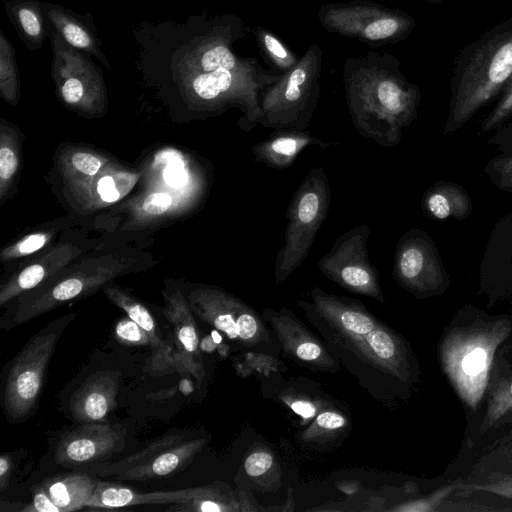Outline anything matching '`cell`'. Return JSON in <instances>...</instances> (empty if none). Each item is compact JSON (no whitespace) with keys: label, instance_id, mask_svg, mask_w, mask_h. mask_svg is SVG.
<instances>
[{"label":"cell","instance_id":"obj_1","mask_svg":"<svg viewBox=\"0 0 512 512\" xmlns=\"http://www.w3.org/2000/svg\"><path fill=\"white\" fill-rule=\"evenodd\" d=\"M249 30L236 14L202 20L189 77L193 95L206 110L238 107L242 116L237 123L246 132L259 124L263 92L282 76L273 68H264L257 59L234 52L235 42L244 39Z\"/></svg>","mask_w":512,"mask_h":512},{"label":"cell","instance_id":"obj_2","mask_svg":"<svg viewBox=\"0 0 512 512\" xmlns=\"http://www.w3.org/2000/svg\"><path fill=\"white\" fill-rule=\"evenodd\" d=\"M343 82L355 130L383 147L398 145L403 128L416 119L421 101L417 85L401 73L399 59L372 50L349 57Z\"/></svg>","mask_w":512,"mask_h":512},{"label":"cell","instance_id":"obj_3","mask_svg":"<svg viewBox=\"0 0 512 512\" xmlns=\"http://www.w3.org/2000/svg\"><path fill=\"white\" fill-rule=\"evenodd\" d=\"M327 348L357 382L383 405L412 380V361L403 337L379 320L367 333L344 334L310 322Z\"/></svg>","mask_w":512,"mask_h":512},{"label":"cell","instance_id":"obj_4","mask_svg":"<svg viewBox=\"0 0 512 512\" xmlns=\"http://www.w3.org/2000/svg\"><path fill=\"white\" fill-rule=\"evenodd\" d=\"M512 78V17L495 25L462 50L452 78L445 132L464 125L503 91Z\"/></svg>","mask_w":512,"mask_h":512},{"label":"cell","instance_id":"obj_5","mask_svg":"<svg viewBox=\"0 0 512 512\" xmlns=\"http://www.w3.org/2000/svg\"><path fill=\"white\" fill-rule=\"evenodd\" d=\"M322 67V49L313 43L290 71L265 89L259 124L273 130H306L317 108Z\"/></svg>","mask_w":512,"mask_h":512},{"label":"cell","instance_id":"obj_6","mask_svg":"<svg viewBox=\"0 0 512 512\" xmlns=\"http://www.w3.org/2000/svg\"><path fill=\"white\" fill-rule=\"evenodd\" d=\"M331 196L327 174L321 167L310 170L294 192L286 211L284 243L275 258L277 284L285 282L307 258L327 218Z\"/></svg>","mask_w":512,"mask_h":512},{"label":"cell","instance_id":"obj_7","mask_svg":"<svg viewBox=\"0 0 512 512\" xmlns=\"http://www.w3.org/2000/svg\"><path fill=\"white\" fill-rule=\"evenodd\" d=\"M509 331L507 323L449 335L442 346V363L461 399L474 408L487 387L496 347Z\"/></svg>","mask_w":512,"mask_h":512},{"label":"cell","instance_id":"obj_8","mask_svg":"<svg viewBox=\"0 0 512 512\" xmlns=\"http://www.w3.org/2000/svg\"><path fill=\"white\" fill-rule=\"evenodd\" d=\"M75 316L70 313L49 323L26 342L13 360L3 393L4 411L12 421L26 419L36 407L58 340Z\"/></svg>","mask_w":512,"mask_h":512},{"label":"cell","instance_id":"obj_9","mask_svg":"<svg viewBox=\"0 0 512 512\" xmlns=\"http://www.w3.org/2000/svg\"><path fill=\"white\" fill-rule=\"evenodd\" d=\"M317 16L328 32L372 47L398 43L416 26L409 14L370 0L326 3Z\"/></svg>","mask_w":512,"mask_h":512},{"label":"cell","instance_id":"obj_10","mask_svg":"<svg viewBox=\"0 0 512 512\" xmlns=\"http://www.w3.org/2000/svg\"><path fill=\"white\" fill-rule=\"evenodd\" d=\"M189 305L204 322L246 348L267 350L272 334L262 316L239 297L216 286L190 293Z\"/></svg>","mask_w":512,"mask_h":512},{"label":"cell","instance_id":"obj_11","mask_svg":"<svg viewBox=\"0 0 512 512\" xmlns=\"http://www.w3.org/2000/svg\"><path fill=\"white\" fill-rule=\"evenodd\" d=\"M206 440L165 434L140 451L113 463H94L87 471L121 480L145 481L183 470L202 450Z\"/></svg>","mask_w":512,"mask_h":512},{"label":"cell","instance_id":"obj_12","mask_svg":"<svg viewBox=\"0 0 512 512\" xmlns=\"http://www.w3.org/2000/svg\"><path fill=\"white\" fill-rule=\"evenodd\" d=\"M370 233L368 225H358L339 235L330 251L319 259L317 267L344 290L385 303L379 274L369 260Z\"/></svg>","mask_w":512,"mask_h":512},{"label":"cell","instance_id":"obj_13","mask_svg":"<svg viewBox=\"0 0 512 512\" xmlns=\"http://www.w3.org/2000/svg\"><path fill=\"white\" fill-rule=\"evenodd\" d=\"M270 326L284 354L313 371L337 373L340 363L324 341L308 329L288 308H264L261 314Z\"/></svg>","mask_w":512,"mask_h":512},{"label":"cell","instance_id":"obj_14","mask_svg":"<svg viewBox=\"0 0 512 512\" xmlns=\"http://www.w3.org/2000/svg\"><path fill=\"white\" fill-rule=\"evenodd\" d=\"M392 275L401 287L415 295H425L439 288L442 267L425 233L412 229L399 239Z\"/></svg>","mask_w":512,"mask_h":512},{"label":"cell","instance_id":"obj_15","mask_svg":"<svg viewBox=\"0 0 512 512\" xmlns=\"http://www.w3.org/2000/svg\"><path fill=\"white\" fill-rule=\"evenodd\" d=\"M124 445V431L101 422H86L60 438L54 460L64 466L94 464Z\"/></svg>","mask_w":512,"mask_h":512},{"label":"cell","instance_id":"obj_16","mask_svg":"<svg viewBox=\"0 0 512 512\" xmlns=\"http://www.w3.org/2000/svg\"><path fill=\"white\" fill-rule=\"evenodd\" d=\"M193 311L177 289L165 295L164 315L173 329L176 351L173 362L176 369L191 374L197 387L205 377L202 353L199 349V333Z\"/></svg>","mask_w":512,"mask_h":512},{"label":"cell","instance_id":"obj_17","mask_svg":"<svg viewBox=\"0 0 512 512\" xmlns=\"http://www.w3.org/2000/svg\"><path fill=\"white\" fill-rule=\"evenodd\" d=\"M216 484L172 491L140 493L119 484L98 481L86 506L114 509L141 504H177L220 490Z\"/></svg>","mask_w":512,"mask_h":512},{"label":"cell","instance_id":"obj_18","mask_svg":"<svg viewBox=\"0 0 512 512\" xmlns=\"http://www.w3.org/2000/svg\"><path fill=\"white\" fill-rule=\"evenodd\" d=\"M339 143L325 142L307 130H274L270 136L257 142L251 149L254 160L267 167L284 169L292 165L297 156L309 146L322 149Z\"/></svg>","mask_w":512,"mask_h":512},{"label":"cell","instance_id":"obj_19","mask_svg":"<svg viewBox=\"0 0 512 512\" xmlns=\"http://www.w3.org/2000/svg\"><path fill=\"white\" fill-rule=\"evenodd\" d=\"M119 388V376L100 372L88 378L72 396L70 410L82 422H99L114 408Z\"/></svg>","mask_w":512,"mask_h":512},{"label":"cell","instance_id":"obj_20","mask_svg":"<svg viewBox=\"0 0 512 512\" xmlns=\"http://www.w3.org/2000/svg\"><path fill=\"white\" fill-rule=\"evenodd\" d=\"M97 483L86 473L74 472L46 478L40 485L60 512H71L86 506Z\"/></svg>","mask_w":512,"mask_h":512},{"label":"cell","instance_id":"obj_21","mask_svg":"<svg viewBox=\"0 0 512 512\" xmlns=\"http://www.w3.org/2000/svg\"><path fill=\"white\" fill-rule=\"evenodd\" d=\"M469 208L466 195L457 188L437 185L426 192L423 197V209L438 220L450 216H463Z\"/></svg>","mask_w":512,"mask_h":512},{"label":"cell","instance_id":"obj_22","mask_svg":"<svg viewBox=\"0 0 512 512\" xmlns=\"http://www.w3.org/2000/svg\"><path fill=\"white\" fill-rule=\"evenodd\" d=\"M104 292L118 307L126 312L127 316L143 328L151 340V346L159 352L169 350L157 332L155 320L148 309L131 295L116 286H106Z\"/></svg>","mask_w":512,"mask_h":512},{"label":"cell","instance_id":"obj_23","mask_svg":"<svg viewBox=\"0 0 512 512\" xmlns=\"http://www.w3.org/2000/svg\"><path fill=\"white\" fill-rule=\"evenodd\" d=\"M252 33L263 57L278 72L284 74L298 63L300 58L269 29L256 25Z\"/></svg>","mask_w":512,"mask_h":512},{"label":"cell","instance_id":"obj_24","mask_svg":"<svg viewBox=\"0 0 512 512\" xmlns=\"http://www.w3.org/2000/svg\"><path fill=\"white\" fill-rule=\"evenodd\" d=\"M348 428V419L340 412L325 409L317 414L313 423L303 431L301 440L309 443H321L323 439H331L340 435Z\"/></svg>","mask_w":512,"mask_h":512},{"label":"cell","instance_id":"obj_25","mask_svg":"<svg viewBox=\"0 0 512 512\" xmlns=\"http://www.w3.org/2000/svg\"><path fill=\"white\" fill-rule=\"evenodd\" d=\"M239 503L228 491L222 488L203 497L194 498L186 502L177 503L168 508L172 511L184 512H234L240 511Z\"/></svg>","mask_w":512,"mask_h":512},{"label":"cell","instance_id":"obj_26","mask_svg":"<svg viewBox=\"0 0 512 512\" xmlns=\"http://www.w3.org/2000/svg\"><path fill=\"white\" fill-rule=\"evenodd\" d=\"M115 338L126 345H150L147 332L131 318H121L114 328Z\"/></svg>","mask_w":512,"mask_h":512},{"label":"cell","instance_id":"obj_27","mask_svg":"<svg viewBox=\"0 0 512 512\" xmlns=\"http://www.w3.org/2000/svg\"><path fill=\"white\" fill-rule=\"evenodd\" d=\"M18 167V154L15 146L6 141L2 136L0 148V180L1 198L4 197L5 189L11 182Z\"/></svg>","mask_w":512,"mask_h":512},{"label":"cell","instance_id":"obj_28","mask_svg":"<svg viewBox=\"0 0 512 512\" xmlns=\"http://www.w3.org/2000/svg\"><path fill=\"white\" fill-rule=\"evenodd\" d=\"M512 114V78L502 91L498 103L482 123L484 131L491 130L500 125Z\"/></svg>","mask_w":512,"mask_h":512},{"label":"cell","instance_id":"obj_29","mask_svg":"<svg viewBox=\"0 0 512 512\" xmlns=\"http://www.w3.org/2000/svg\"><path fill=\"white\" fill-rule=\"evenodd\" d=\"M512 409V380L509 384L500 387L494 394L490 403L485 424H492Z\"/></svg>","mask_w":512,"mask_h":512},{"label":"cell","instance_id":"obj_30","mask_svg":"<svg viewBox=\"0 0 512 512\" xmlns=\"http://www.w3.org/2000/svg\"><path fill=\"white\" fill-rule=\"evenodd\" d=\"M273 464V456L266 450H256L244 462L245 472L251 477L266 473Z\"/></svg>","mask_w":512,"mask_h":512},{"label":"cell","instance_id":"obj_31","mask_svg":"<svg viewBox=\"0 0 512 512\" xmlns=\"http://www.w3.org/2000/svg\"><path fill=\"white\" fill-rule=\"evenodd\" d=\"M60 30L70 45L80 49L91 47V38L78 24L64 21L60 24Z\"/></svg>","mask_w":512,"mask_h":512},{"label":"cell","instance_id":"obj_32","mask_svg":"<svg viewBox=\"0 0 512 512\" xmlns=\"http://www.w3.org/2000/svg\"><path fill=\"white\" fill-rule=\"evenodd\" d=\"M21 512H60L59 508L53 503L44 488L39 485L34 489L32 501L20 508Z\"/></svg>","mask_w":512,"mask_h":512},{"label":"cell","instance_id":"obj_33","mask_svg":"<svg viewBox=\"0 0 512 512\" xmlns=\"http://www.w3.org/2000/svg\"><path fill=\"white\" fill-rule=\"evenodd\" d=\"M282 401L303 419H313L318 414V407L314 402L302 397L287 395L281 397Z\"/></svg>","mask_w":512,"mask_h":512},{"label":"cell","instance_id":"obj_34","mask_svg":"<svg viewBox=\"0 0 512 512\" xmlns=\"http://www.w3.org/2000/svg\"><path fill=\"white\" fill-rule=\"evenodd\" d=\"M73 167L85 175H95L101 168L98 157L87 152H76L71 157Z\"/></svg>","mask_w":512,"mask_h":512},{"label":"cell","instance_id":"obj_35","mask_svg":"<svg viewBox=\"0 0 512 512\" xmlns=\"http://www.w3.org/2000/svg\"><path fill=\"white\" fill-rule=\"evenodd\" d=\"M18 20L24 32L30 37H38L42 32V22L39 15L29 7L18 11Z\"/></svg>","mask_w":512,"mask_h":512},{"label":"cell","instance_id":"obj_36","mask_svg":"<svg viewBox=\"0 0 512 512\" xmlns=\"http://www.w3.org/2000/svg\"><path fill=\"white\" fill-rule=\"evenodd\" d=\"M172 204V198L164 192H157L146 197L142 204L144 212L152 215H160L166 212Z\"/></svg>","mask_w":512,"mask_h":512},{"label":"cell","instance_id":"obj_37","mask_svg":"<svg viewBox=\"0 0 512 512\" xmlns=\"http://www.w3.org/2000/svg\"><path fill=\"white\" fill-rule=\"evenodd\" d=\"M61 95L68 104H77L84 95V86L78 78H68L61 86Z\"/></svg>","mask_w":512,"mask_h":512},{"label":"cell","instance_id":"obj_38","mask_svg":"<svg viewBox=\"0 0 512 512\" xmlns=\"http://www.w3.org/2000/svg\"><path fill=\"white\" fill-rule=\"evenodd\" d=\"M48 240V235L44 233H35L27 238L23 239L18 243L15 249V253L18 255H27L33 253L40 248H42L46 241Z\"/></svg>","mask_w":512,"mask_h":512},{"label":"cell","instance_id":"obj_39","mask_svg":"<svg viewBox=\"0 0 512 512\" xmlns=\"http://www.w3.org/2000/svg\"><path fill=\"white\" fill-rule=\"evenodd\" d=\"M499 185L512 190V156L501 158L494 164Z\"/></svg>","mask_w":512,"mask_h":512},{"label":"cell","instance_id":"obj_40","mask_svg":"<svg viewBox=\"0 0 512 512\" xmlns=\"http://www.w3.org/2000/svg\"><path fill=\"white\" fill-rule=\"evenodd\" d=\"M97 192L105 202H115L120 198L114 179L110 175H105L98 180Z\"/></svg>","mask_w":512,"mask_h":512},{"label":"cell","instance_id":"obj_41","mask_svg":"<svg viewBox=\"0 0 512 512\" xmlns=\"http://www.w3.org/2000/svg\"><path fill=\"white\" fill-rule=\"evenodd\" d=\"M13 459L11 454L2 453L0 455V491L4 493L9 486L10 477L12 474Z\"/></svg>","mask_w":512,"mask_h":512},{"label":"cell","instance_id":"obj_42","mask_svg":"<svg viewBox=\"0 0 512 512\" xmlns=\"http://www.w3.org/2000/svg\"><path fill=\"white\" fill-rule=\"evenodd\" d=\"M183 171L178 168L169 169L168 180H174L173 184H181L183 179Z\"/></svg>","mask_w":512,"mask_h":512},{"label":"cell","instance_id":"obj_43","mask_svg":"<svg viewBox=\"0 0 512 512\" xmlns=\"http://www.w3.org/2000/svg\"><path fill=\"white\" fill-rule=\"evenodd\" d=\"M426 1L433 5H440L443 2V0H426Z\"/></svg>","mask_w":512,"mask_h":512}]
</instances>
